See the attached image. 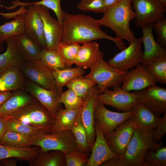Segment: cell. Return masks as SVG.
I'll return each mask as SVG.
<instances>
[{"mask_svg": "<svg viewBox=\"0 0 166 166\" xmlns=\"http://www.w3.org/2000/svg\"><path fill=\"white\" fill-rule=\"evenodd\" d=\"M63 31L61 43L83 44L97 40L105 39L113 42L121 50L125 47L123 40L111 37L102 31L97 20L81 14H73L63 11Z\"/></svg>", "mask_w": 166, "mask_h": 166, "instance_id": "6da1fadb", "label": "cell"}, {"mask_svg": "<svg viewBox=\"0 0 166 166\" xmlns=\"http://www.w3.org/2000/svg\"><path fill=\"white\" fill-rule=\"evenodd\" d=\"M154 130L143 132L135 130L125 151L118 157L109 159L102 163L101 166H151L144 160L145 153L149 149L157 148L162 143L154 141Z\"/></svg>", "mask_w": 166, "mask_h": 166, "instance_id": "7a4b0ae2", "label": "cell"}, {"mask_svg": "<svg viewBox=\"0 0 166 166\" xmlns=\"http://www.w3.org/2000/svg\"><path fill=\"white\" fill-rule=\"evenodd\" d=\"M103 13V17L97 20L100 26L109 28L116 38L125 40L129 44L134 40L136 38L130 27V23L135 19L136 14L132 8L131 0H120L106 8Z\"/></svg>", "mask_w": 166, "mask_h": 166, "instance_id": "3957f363", "label": "cell"}, {"mask_svg": "<svg viewBox=\"0 0 166 166\" xmlns=\"http://www.w3.org/2000/svg\"><path fill=\"white\" fill-rule=\"evenodd\" d=\"M3 118L14 119L49 133L55 121L52 113L37 100Z\"/></svg>", "mask_w": 166, "mask_h": 166, "instance_id": "277c9868", "label": "cell"}, {"mask_svg": "<svg viewBox=\"0 0 166 166\" xmlns=\"http://www.w3.org/2000/svg\"><path fill=\"white\" fill-rule=\"evenodd\" d=\"M85 77L94 81L97 85L99 94L110 87L120 85L127 72L121 71L113 67L105 61L103 57L99 59L90 69Z\"/></svg>", "mask_w": 166, "mask_h": 166, "instance_id": "5b68a950", "label": "cell"}, {"mask_svg": "<svg viewBox=\"0 0 166 166\" xmlns=\"http://www.w3.org/2000/svg\"><path fill=\"white\" fill-rule=\"evenodd\" d=\"M33 146L40 148L41 152L53 150L68 152L75 148L74 136L70 131L44 133L33 136Z\"/></svg>", "mask_w": 166, "mask_h": 166, "instance_id": "8992f818", "label": "cell"}, {"mask_svg": "<svg viewBox=\"0 0 166 166\" xmlns=\"http://www.w3.org/2000/svg\"><path fill=\"white\" fill-rule=\"evenodd\" d=\"M131 5L136 14L135 24L136 26L153 24L165 18L166 6L158 0H131Z\"/></svg>", "mask_w": 166, "mask_h": 166, "instance_id": "52a82bcc", "label": "cell"}, {"mask_svg": "<svg viewBox=\"0 0 166 166\" xmlns=\"http://www.w3.org/2000/svg\"><path fill=\"white\" fill-rule=\"evenodd\" d=\"M96 101L98 104L109 105L122 112L131 110L135 105L139 103L135 92H127L120 85L114 87L113 90L106 89L97 96Z\"/></svg>", "mask_w": 166, "mask_h": 166, "instance_id": "ba28073f", "label": "cell"}, {"mask_svg": "<svg viewBox=\"0 0 166 166\" xmlns=\"http://www.w3.org/2000/svg\"><path fill=\"white\" fill-rule=\"evenodd\" d=\"M142 37L136 38L127 47L117 53L107 63L121 71L127 72L141 63L143 51Z\"/></svg>", "mask_w": 166, "mask_h": 166, "instance_id": "9c48e42d", "label": "cell"}, {"mask_svg": "<svg viewBox=\"0 0 166 166\" xmlns=\"http://www.w3.org/2000/svg\"><path fill=\"white\" fill-rule=\"evenodd\" d=\"M19 67L27 79L43 88L61 94L58 91L52 70L40 60L23 61Z\"/></svg>", "mask_w": 166, "mask_h": 166, "instance_id": "30bf717a", "label": "cell"}, {"mask_svg": "<svg viewBox=\"0 0 166 166\" xmlns=\"http://www.w3.org/2000/svg\"><path fill=\"white\" fill-rule=\"evenodd\" d=\"M136 128L130 118L120 124L115 130L105 136L113 152L119 156L126 151L128 144Z\"/></svg>", "mask_w": 166, "mask_h": 166, "instance_id": "8fae6325", "label": "cell"}, {"mask_svg": "<svg viewBox=\"0 0 166 166\" xmlns=\"http://www.w3.org/2000/svg\"><path fill=\"white\" fill-rule=\"evenodd\" d=\"M43 22L46 49H56L61 42L63 25L50 14L49 9L41 5H35Z\"/></svg>", "mask_w": 166, "mask_h": 166, "instance_id": "7c38bea8", "label": "cell"}, {"mask_svg": "<svg viewBox=\"0 0 166 166\" xmlns=\"http://www.w3.org/2000/svg\"><path fill=\"white\" fill-rule=\"evenodd\" d=\"M139 103L160 115L166 112V89L154 85L135 91Z\"/></svg>", "mask_w": 166, "mask_h": 166, "instance_id": "4fadbf2b", "label": "cell"}, {"mask_svg": "<svg viewBox=\"0 0 166 166\" xmlns=\"http://www.w3.org/2000/svg\"><path fill=\"white\" fill-rule=\"evenodd\" d=\"M97 86L96 85L85 98L80 110L82 121L86 131L91 151L95 138L94 114L97 104L96 98L99 94Z\"/></svg>", "mask_w": 166, "mask_h": 166, "instance_id": "5bb4252c", "label": "cell"}, {"mask_svg": "<svg viewBox=\"0 0 166 166\" xmlns=\"http://www.w3.org/2000/svg\"><path fill=\"white\" fill-rule=\"evenodd\" d=\"M127 71L123 78L121 87L124 90L136 91L156 85V82L146 67L141 64Z\"/></svg>", "mask_w": 166, "mask_h": 166, "instance_id": "9a60e30c", "label": "cell"}, {"mask_svg": "<svg viewBox=\"0 0 166 166\" xmlns=\"http://www.w3.org/2000/svg\"><path fill=\"white\" fill-rule=\"evenodd\" d=\"M95 138L86 166H99L106 160L119 156L108 145L98 121H95Z\"/></svg>", "mask_w": 166, "mask_h": 166, "instance_id": "2e32d148", "label": "cell"}, {"mask_svg": "<svg viewBox=\"0 0 166 166\" xmlns=\"http://www.w3.org/2000/svg\"><path fill=\"white\" fill-rule=\"evenodd\" d=\"M133 113L131 110L118 113L107 109L104 105L97 104L95 110V119L99 124L105 136L114 131L120 124L130 118Z\"/></svg>", "mask_w": 166, "mask_h": 166, "instance_id": "e0dca14e", "label": "cell"}, {"mask_svg": "<svg viewBox=\"0 0 166 166\" xmlns=\"http://www.w3.org/2000/svg\"><path fill=\"white\" fill-rule=\"evenodd\" d=\"M23 89L34 97L55 117L59 109L62 108L60 101L61 94L45 89L26 79Z\"/></svg>", "mask_w": 166, "mask_h": 166, "instance_id": "ac0fdd59", "label": "cell"}, {"mask_svg": "<svg viewBox=\"0 0 166 166\" xmlns=\"http://www.w3.org/2000/svg\"><path fill=\"white\" fill-rule=\"evenodd\" d=\"M23 13L26 33L38 43L42 49H45V41L44 26L39 12L34 5H28Z\"/></svg>", "mask_w": 166, "mask_h": 166, "instance_id": "d6986e66", "label": "cell"}, {"mask_svg": "<svg viewBox=\"0 0 166 166\" xmlns=\"http://www.w3.org/2000/svg\"><path fill=\"white\" fill-rule=\"evenodd\" d=\"M141 27L142 42L144 48L141 64L145 66L156 58L166 55V49L155 40L153 34V24L144 25Z\"/></svg>", "mask_w": 166, "mask_h": 166, "instance_id": "ffe728a7", "label": "cell"}, {"mask_svg": "<svg viewBox=\"0 0 166 166\" xmlns=\"http://www.w3.org/2000/svg\"><path fill=\"white\" fill-rule=\"evenodd\" d=\"M131 110L133 113L130 118L136 129L143 132H151L155 129L160 115L140 103L135 105Z\"/></svg>", "mask_w": 166, "mask_h": 166, "instance_id": "44dd1931", "label": "cell"}, {"mask_svg": "<svg viewBox=\"0 0 166 166\" xmlns=\"http://www.w3.org/2000/svg\"><path fill=\"white\" fill-rule=\"evenodd\" d=\"M103 56L104 53L100 51L99 45L96 41L86 42L80 45L74 64L84 69H90Z\"/></svg>", "mask_w": 166, "mask_h": 166, "instance_id": "7402d4cb", "label": "cell"}, {"mask_svg": "<svg viewBox=\"0 0 166 166\" xmlns=\"http://www.w3.org/2000/svg\"><path fill=\"white\" fill-rule=\"evenodd\" d=\"M15 44L17 51L23 61L40 60L42 48L27 34L15 36Z\"/></svg>", "mask_w": 166, "mask_h": 166, "instance_id": "603a6c76", "label": "cell"}, {"mask_svg": "<svg viewBox=\"0 0 166 166\" xmlns=\"http://www.w3.org/2000/svg\"><path fill=\"white\" fill-rule=\"evenodd\" d=\"M26 81V78L19 67H10L0 74V92L23 89Z\"/></svg>", "mask_w": 166, "mask_h": 166, "instance_id": "cb8c5ba5", "label": "cell"}, {"mask_svg": "<svg viewBox=\"0 0 166 166\" xmlns=\"http://www.w3.org/2000/svg\"><path fill=\"white\" fill-rule=\"evenodd\" d=\"M36 100L23 89L13 91L12 95L0 107V117H6Z\"/></svg>", "mask_w": 166, "mask_h": 166, "instance_id": "d4e9b609", "label": "cell"}, {"mask_svg": "<svg viewBox=\"0 0 166 166\" xmlns=\"http://www.w3.org/2000/svg\"><path fill=\"white\" fill-rule=\"evenodd\" d=\"M41 152L37 146L28 148H18L0 144V160L14 158L21 161H29Z\"/></svg>", "mask_w": 166, "mask_h": 166, "instance_id": "484cf974", "label": "cell"}, {"mask_svg": "<svg viewBox=\"0 0 166 166\" xmlns=\"http://www.w3.org/2000/svg\"><path fill=\"white\" fill-rule=\"evenodd\" d=\"M81 108L72 109L61 108L59 109L55 115V122L50 133L71 131Z\"/></svg>", "mask_w": 166, "mask_h": 166, "instance_id": "4316f807", "label": "cell"}, {"mask_svg": "<svg viewBox=\"0 0 166 166\" xmlns=\"http://www.w3.org/2000/svg\"><path fill=\"white\" fill-rule=\"evenodd\" d=\"M7 44L6 51L0 54V74L4 71L14 66L19 67L23 61L19 54L15 44V36L4 40Z\"/></svg>", "mask_w": 166, "mask_h": 166, "instance_id": "83f0119b", "label": "cell"}, {"mask_svg": "<svg viewBox=\"0 0 166 166\" xmlns=\"http://www.w3.org/2000/svg\"><path fill=\"white\" fill-rule=\"evenodd\" d=\"M28 162L30 166H66L64 153L57 150L41 152Z\"/></svg>", "mask_w": 166, "mask_h": 166, "instance_id": "f1b7e54d", "label": "cell"}, {"mask_svg": "<svg viewBox=\"0 0 166 166\" xmlns=\"http://www.w3.org/2000/svg\"><path fill=\"white\" fill-rule=\"evenodd\" d=\"M81 110V109H80ZM75 140V148L89 157L91 153L80 111L71 130Z\"/></svg>", "mask_w": 166, "mask_h": 166, "instance_id": "f546056e", "label": "cell"}, {"mask_svg": "<svg viewBox=\"0 0 166 166\" xmlns=\"http://www.w3.org/2000/svg\"><path fill=\"white\" fill-rule=\"evenodd\" d=\"M23 14H19L14 20L0 25V44L9 37L26 33Z\"/></svg>", "mask_w": 166, "mask_h": 166, "instance_id": "4dcf8cb0", "label": "cell"}, {"mask_svg": "<svg viewBox=\"0 0 166 166\" xmlns=\"http://www.w3.org/2000/svg\"><path fill=\"white\" fill-rule=\"evenodd\" d=\"M58 92L61 93L63 87L70 80L77 76L83 75L85 71L82 68L67 67L62 69L52 71Z\"/></svg>", "mask_w": 166, "mask_h": 166, "instance_id": "1f68e13d", "label": "cell"}, {"mask_svg": "<svg viewBox=\"0 0 166 166\" xmlns=\"http://www.w3.org/2000/svg\"><path fill=\"white\" fill-rule=\"evenodd\" d=\"M33 136L16 132L7 131L0 141V144L18 148H28L33 146Z\"/></svg>", "mask_w": 166, "mask_h": 166, "instance_id": "d6a6232c", "label": "cell"}, {"mask_svg": "<svg viewBox=\"0 0 166 166\" xmlns=\"http://www.w3.org/2000/svg\"><path fill=\"white\" fill-rule=\"evenodd\" d=\"M96 84L92 79L79 76L72 79L65 86L84 100Z\"/></svg>", "mask_w": 166, "mask_h": 166, "instance_id": "836d02e7", "label": "cell"}, {"mask_svg": "<svg viewBox=\"0 0 166 166\" xmlns=\"http://www.w3.org/2000/svg\"><path fill=\"white\" fill-rule=\"evenodd\" d=\"M40 60L52 71L67 67L56 49L42 48Z\"/></svg>", "mask_w": 166, "mask_h": 166, "instance_id": "e575fe53", "label": "cell"}, {"mask_svg": "<svg viewBox=\"0 0 166 166\" xmlns=\"http://www.w3.org/2000/svg\"><path fill=\"white\" fill-rule=\"evenodd\" d=\"M145 67L156 82L166 84V55L156 58Z\"/></svg>", "mask_w": 166, "mask_h": 166, "instance_id": "d590c367", "label": "cell"}, {"mask_svg": "<svg viewBox=\"0 0 166 166\" xmlns=\"http://www.w3.org/2000/svg\"><path fill=\"white\" fill-rule=\"evenodd\" d=\"M11 3L13 5L10 6V8L13 10L18 6L25 7L30 4L43 6L52 10L54 12L59 22L61 24L63 25V11L61 6V0H42L39 1L31 3L24 2L17 0L13 1Z\"/></svg>", "mask_w": 166, "mask_h": 166, "instance_id": "8d00e7d4", "label": "cell"}, {"mask_svg": "<svg viewBox=\"0 0 166 166\" xmlns=\"http://www.w3.org/2000/svg\"><path fill=\"white\" fill-rule=\"evenodd\" d=\"M5 118L7 131L16 132L31 136L44 133H49L42 129L30 126L14 119Z\"/></svg>", "mask_w": 166, "mask_h": 166, "instance_id": "74e56055", "label": "cell"}, {"mask_svg": "<svg viewBox=\"0 0 166 166\" xmlns=\"http://www.w3.org/2000/svg\"><path fill=\"white\" fill-rule=\"evenodd\" d=\"M80 46L77 44H66L61 42L58 45L56 50L67 67L74 64Z\"/></svg>", "mask_w": 166, "mask_h": 166, "instance_id": "f35d334b", "label": "cell"}, {"mask_svg": "<svg viewBox=\"0 0 166 166\" xmlns=\"http://www.w3.org/2000/svg\"><path fill=\"white\" fill-rule=\"evenodd\" d=\"M144 160L151 166H166V146L161 145L157 148L148 150Z\"/></svg>", "mask_w": 166, "mask_h": 166, "instance_id": "ab89813d", "label": "cell"}, {"mask_svg": "<svg viewBox=\"0 0 166 166\" xmlns=\"http://www.w3.org/2000/svg\"><path fill=\"white\" fill-rule=\"evenodd\" d=\"M84 100L77 95L70 89L62 92L60 95V101L66 109H76L82 106Z\"/></svg>", "mask_w": 166, "mask_h": 166, "instance_id": "60d3db41", "label": "cell"}, {"mask_svg": "<svg viewBox=\"0 0 166 166\" xmlns=\"http://www.w3.org/2000/svg\"><path fill=\"white\" fill-rule=\"evenodd\" d=\"M64 153L66 166L86 165L89 157L76 148Z\"/></svg>", "mask_w": 166, "mask_h": 166, "instance_id": "b9f144b4", "label": "cell"}, {"mask_svg": "<svg viewBox=\"0 0 166 166\" xmlns=\"http://www.w3.org/2000/svg\"><path fill=\"white\" fill-rule=\"evenodd\" d=\"M77 7L83 11L95 13H103L106 9L103 0H81Z\"/></svg>", "mask_w": 166, "mask_h": 166, "instance_id": "7bdbcfd3", "label": "cell"}, {"mask_svg": "<svg viewBox=\"0 0 166 166\" xmlns=\"http://www.w3.org/2000/svg\"><path fill=\"white\" fill-rule=\"evenodd\" d=\"M156 36V42L164 47H166V19H160L153 24Z\"/></svg>", "mask_w": 166, "mask_h": 166, "instance_id": "ee69618b", "label": "cell"}, {"mask_svg": "<svg viewBox=\"0 0 166 166\" xmlns=\"http://www.w3.org/2000/svg\"><path fill=\"white\" fill-rule=\"evenodd\" d=\"M166 132V112L164 116L159 119L152 136L153 140L156 142L160 141Z\"/></svg>", "mask_w": 166, "mask_h": 166, "instance_id": "f6af8a7d", "label": "cell"}, {"mask_svg": "<svg viewBox=\"0 0 166 166\" xmlns=\"http://www.w3.org/2000/svg\"><path fill=\"white\" fill-rule=\"evenodd\" d=\"M18 160L16 158H9L1 160L4 166H16L18 163Z\"/></svg>", "mask_w": 166, "mask_h": 166, "instance_id": "bcb514c9", "label": "cell"}, {"mask_svg": "<svg viewBox=\"0 0 166 166\" xmlns=\"http://www.w3.org/2000/svg\"><path fill=\"white\" fill-rule=\"evenodd\" d=\"M7 131L5 119L0 117V141Z\"/></svg>", "mask_w": 166, "mask_h": 166, "instance_id": "7dc6e473", "label": "cell"}, {"mask_svg": "<svg viewBox=\"0 0 166 166\" xmlns=\"http://www.w3.org/2000/svg\"><path fill=\"white\" fill-rule=\"evenodd\" d=\"M11 91L0 92V107L12 95Z\"/></svg>", "mask_w": 166, "mask_h": 166, "instance_id": "c3c4849f", "label": "cell"}, {"mask_svg": "<svg viewBox=\"0 0 166 166\" xmlns=\"http://www.w3.org/2000/svg\"><path fill=\"white\" fill-rule=\"evenodd\" d=\"M120 0H103L106 8L110 7L115 4Z\"/></svg>", "mask_w": 166, "mask_h": 166, "instance_id": "681fc988", "label": "cell"}, {"mask_svg": "<svg viewBox=\"0 0 166 166\" xmlns=\"http://www.w3.org/2000/svg\"><path fill=\"white\" fill-rule=\"evenodd\" d=\"M4 49V46L3 44H0V53H1Z\"/></svg>", "mask_w": 166, "mask_h": 166, "instance_id": "f907efd6", "label": "cell"}, {"mask_svg": "<svg viewBox=\"0 0 166 166\" xmlns=\"http://www.w3.org/2000/svg\"><path fill=\"white\" fill-rule=\"evenodd\" d=\"M160 2L166 6V0H158Z\"/></svg>", "mask_w": 166, "mask_h": 166, "instance_id": "816d5d0a", "label": "cell"}, {"mask_svg": "<svg viewBox=\"0 0 166 166\" xmlns=\"http://www.w3.org/2000/svg\"><path fill=\"white\" fill-rule=\"evenodd\" d=\"M4 166L1 160H0V166Z\"/></svg>", "mask_w": 166, "mask_h": 166, "instance_id": "f5cc1de1", "label": "cell"}, {"mask_svg": "<svg viewBox=\"0 0 166 166\" xmlns=\"http://www.w3.org/2000/svg\"><path fill=\"white\" fill-rule=\"evenodd\" d=\"M2 13H0V15H1V14H2Z\"/></svg>", "mask_w": 166, "mask_h": 166, "instance_id": "db71d44e", "label": "cell"}, {"mask_svg": "<svg viewBox=\"0 0 166 166\" xmlns=\"http://www.w3.org/2000/svg\"><path fill=\"white\" fill-rule=\"evenodd\" d=\"M1 0H0V2H1Z\"/></svg>", "mask_w": 166, "mask_h": 166, "instance_id": "11a10c76", "label": "cell"}]
</instances>
